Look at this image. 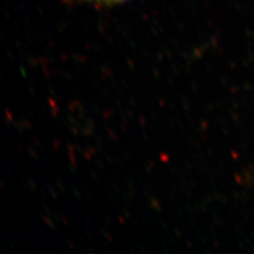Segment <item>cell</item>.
I'll use <instances>...</instances> for the list:
<instances>
[{
	"label": "cell",
	"mask_w": 254,
	"mask_h": 254,
	"mask_svg": "<svg viewBox=\"0 0 254 254\" xmlns=\"http://www.w3.org/2000/svg\"><path fill=\"white\" fill-rule=\"evenodd\" d=\"M148 206H149L150 208L154 209V211H156L157 213L162 212V207H161L159 201L157 200V199H156L154 196H152V195L149 197Z\"/></svg>",
	"instance_id": "1"
},
{
	"label": "cell",
	"mask_w": 254,
	"mask_h": 254,
	"mask_svg": "<svg viewBox=\"0 0 254 254\" xmlns=\"http://www.w3.org/2000/svg\"><path fill=\"white\" fill-rule=\"evenodd\" d=\"M67 147H68V152H69V158H70V161L71 164H73V167H76V158H75V148L72 143L68 142L67 143Z\"/></svg>",
	"instance_id": "2"
},
{
	"label": "cell",
	"mask_w": 254,
	"mask_h": 254,
	"mask_svg": "<svg viewBox=\"0 0 254 254\" xmlns=\"http://www.w3.org/2000/svg\"><path fill=\"white\" fill-rule=\"evenodd\" d=\"M39 215H40V217L44 220V222H45L46 224H47L52 230H56V225H55L54 222H52V220L50 219L49 216L44 215V214H42V213H39Z\"/></svg>",
	"instance_id": "3"
},
{
	"label": "cell",
	"mask_w": 254,
	"mask_h": 254,
	"mask_svg": "<svg viewBox=\"0 0 254 254\" xmlns=\"http://www.w3.org/2000/svg\"><path fill=\"white\" fill-rule=\"evenodd\" d=\"M102 115H103V117L105 120H108V119L110 118L111 116H113L114 115V110L112 109H103L102 110Z\"/></svg>",
	"instance_id": "4"
},
{
	"label": "cell",
	"mask_w": 254,
	"mask_h": 254,
	"mask_svg": "<svg viewBox=\"0 0 254 254\" xmlns=\"http://www.w3.org/2000/svg\"><path fill=\"white\" fill-rule=\"evenodd\" d=\"M86 123H85V125L87 126L88 127H90L91 129H93V130H95V127H96V123H95V121L93 120V119L91 118V116H87V118H86Z\"/></svg>",
	"instance_id": "5"
},
{
	"label": "cell",
	"mask_w": 254,
	"mask_h": 254,
	"mask_svg": "<svg viewBox=\"0 0 254 254\" xmlns=\"http://www.w3.org/2000/svg\"><path fill=\"white\" fill-rule=\"evenodd\" d=\"M107 132H108L109 136H110L111 140H113V141H118V136H117L116 133H115L110 127H107Z\"/></svg>",
	"instance_id": "6"
},
{
	"label": "cell",
	"mask_w": 254,
	"mask_h": 254,
	"mask_svg": "<svg viewBox=\"0 0 254 254\" xmlns=\"http://www.w3.org/2000/svg\"><path fill=\"white\" fill-rule=\"evenodd\" d=\"M46 187H47V189H48V190L50 192V194L52 195V197L54 198V199H58V196H57V192L54 190V188H53V186L51 185V183H49V182H46Z\"/></svg>",
	"instance_id": "7"
},
{
	"label": "cell",
	"mask_w": 254,
	"mask_h": 254,
	"mask_svg": "<svg viewBox=\"0 0 254 254\" xmlns=\"http://www.w3.org/2000/svg\"><path fill=\"white\" fill-rule=\"evenodd\" d=\"M27 184H28V187H29V190H37V189H38V186H37L36 183L33 181L31 178L27 179Z\"/></svg>",
	"instance_id": "8"
},
{
	"label": "cell",
	"mask_w": 254,
	"mask_h": 254,
	"mask_svg": "<svg viewBox=\"0 0 254 254\" xmlns=\"http://www.w3.org/2000/svg\"><path fill=\"white\" fill-rule=\"evenodd\" d=\"M61 147V140L59 138H56L53 140V145H52V152L56 153Z\"/></svg>",
	"instance_id": "9"
},
{
	"label": "cell",
	"mask_w": 254,
	"mask_h": 254,
	"mask_svg": "<svg viewBox=\"0 0 254 254\" xmlns=\"http://www.w3.org/2000/svg\"><path fill=\"white\" fill-rule=\"evenodd\" d=\"M69 130L71 131V133L73 134V136H77L78 135V132H79V129H78V127H76V126H74V125H70L69 126Z\"/></svg>",
	"instance_id": "10"
},
{
	"label": "cell",
	"mask_w": 254,
	"mask_h": 254,
	"mask_svg": "<svg viewBox=\"0 0 254 254\" xmlns=\"http://www.w3.org/2000/svg\"><path fill=\"white\" fill-rule=\"evenodd\" d=\"M27 153L30 154V156H32L35 160L38 161V159H39V155H38L36 151H35L34 149H32V148H27Z\"/></svg>",
	"instance_id": "11"
},
{
	"label": "cell",
	"mask_w": 254,
	"mask_h": 254,
	"mask_svg": "<svg viewBox=\"0 0 254 254\" xmlns=\"http://www.w3.org/2000/svg\"><path fill=\"white\" fill-rule=\"evenodd\" d=\"M72 190H73V195L75 196V198H77V199H81V192H80V190H79L75 186H73Z\"/></svg>",
	"instance_id": "12"
},
{
	"label": "cell",
	"mask_w": 254,
	"mask_h": 254,
	"mask_svg": "<svg viewBox=\"0 0 254 254\" xmlns=\"http://www.w3.org/2000/svg\"><path fill=\"white\" fill-rule=\"evenodd\" d=\"M32 144L34 145V147H35L36 149H42V148H43V145H42L41 141L37 138L36 136L33 137V139H32Z\"/></svg>",
	"instance_id": "13"
},
{
	"label": "cell",
	"mask_w": 254,
	"mask_h": 254,
	"mask_svg": "<svg viewBox=\"0 0 254 254\" xmlns=\"http://www.w3.org/2000/svg\"><path fill=\"white\" fill-rule=\"evenodd\" d=\"M59 112H60V108H59V106H56L55 108H51V110H50V113H51L52 117H54V118H56V117L58 116Z\"/></svg>",
	"instance_id": "14"
},
{
	"label": "cell",
	"mask_w": 254,
	"mask_h": 254,
	"mask_svg": "<svg viewBox=\"0 0 254 254\" xmlns=\"http://www.w3.org/2000/svg\"><path fill=\"white\" fill-rule=\"evenodd\" d=\"M86 149H87L91 154H95L98 152L97 149H96V147L94 148L93 146L90 145V144H88V143H86Z\"/></svg>",
	"instance_id": "15"
},
{
	"label": "cell",
	"mask_w": 254,
	"mask_h": 254,
	"mask_svg": "<svg viewBox=\"0 0 254 254\" xmlns=\"http://www.w3.org/2000/svg\"><path fill=\"white\" fill-rule=\"evenodd\" d=\"M138 121H139V126L142 127V128H145L146 125H147V122H146V119L144 117H142V116H140L139 119H138Z\"/></svg>",
	"instance_id": "16"
},
{
	"label": "cell",
	"mask_w": 254,
	"mask_h": 254,
	"mask_svg": "<svg viewBox=\"0 0 254 254\" xmlns=\"http://www.w3.org/2000/svg\"><path fill=\"white\" fill-rule=\"evenodd\" d=\"M73 146H74L75 150H76L79 154H84L85 150H83V149H82L81 146L79 145V144H77V143H73Z\"/></svg>",
	"instance_id": "17"
},
{
	"label": "cell",
	"mask_w": 254,
	"mask_h": 254,
	"mask_svg": "<svg viewBox=\"0 0 254 254\" xmlns=\"http://www.w3.org/2000/svg\"><path fill=\"white\" fill-rule=\"evenodd\" d=\"M129 103H130V105L134 108V107H136V98H134L133 96H129Z\"/></svg>",
	"instance_id": "18"
},
{
	"label": "cell",
	"mask_w": 254,
	"mask_h": 254,
	"mask_svg": "<svg viewBox=\"0 0 254 254\" xmlns=\"http://www.w3.org/2000/svg\"><path fill=\"white\" fill-rule=\"evenodd\" d=\"M91 155H92V154H91L88 150H85V152H84V156H85V158H86L88 161H91Z\"/></svg>",
	"instance_id": "19"
},
{
	"label": "cell",
	"mask_w": 254,
	"mask_h": 254,
	"mask_svg": "<svg viewBox=\"0 0 254 254\" xmlns=\"http://www.w3.org/2000/svg\"><path fill=\"white\" fill-rule=\"evenodd\" d=\"M160 159H161V161H163L165 163H167V162L169 161V156H168L167 154L161 153V154H160Z\"/></svg>",
	"instance_id": "20"
},
{
	"label": "cell",
	"mask_w": 254,
	"mask_h": 254,
	"mask_svg": "<svg viewBox=\"0 0 254 254\" xmlns=\"http://www.w3.org/2000/svg\"><path fill=\"white\" fill-rule=\"evenodd\" d=\"M101 232H102V234L104 235V236L109 240V242H112V241H113V240H112V237L109 236V233H107V232L104 231V230H101Z\"/></svg>",
	"instance_id": "21"
},
{
	"label": "cell",
	"mask_w": 254,
	"mask_h": 254,
	"mask_svg": "<svg viewBox=\"0 0 254 254\" xmlns=\"http://www.w3.org/2000/svg\"><path fill=\"white\" fill-rule=\"evenodd\" d=\"M42 206H43V209H44V211H45V213H46V215H47V216H51L52 213H51V211L49 210V208L46 206V204L43 203Z\"/></svg>",
	"instance_id": "22"
},
{
	"label": "cell",
	"mask_w": 254,
	"mask_h": 254,
	"mask_svg": "<svg viewBox=\"0 0 254 254\" xmlns=\"http://www.w3.org/2000/svg\"><path fill=\"white\" fill-rule=\"evenodd\" d=\"M96 166L101 171H103L105 169V164L103 163L101 160H96Z\"/></svg>",
	"instance_id": "23"
},
{
	"label": "cell",
	"mask_w": 254,
	"mask_h": 254,
	"mask_svg": "<svg viewBox=\"0 0 254 254\" xmlns=\"http://www.w3.org/2000/svg\"><path fill=\"white\" fill-rule=\"evenodd\" d=\"M48 103H49V105H50L51 108H55V107L57 106V105H56V101L53 99L52 96H50V97L48 98Z\"/></svg>",
	"instance_id": "24"
},
{
	"label": "cell",
	"mask_w": 254,
	"mask_h": 254,
	"mask_svg": "<svg viewBox=\"0 0 254 254\" xmlns=\"http://www.w3.org/2000/svg\"><path fill=\"white\" fill-rule=\"evenodd\" d=\"M105 158H106L108 163H113V156H111V155L108 154H105Z\"/></svg>",
	"instance_id": "25"
},
{
	"label": "cell",
	"mask_w": 254,
	"mask_h": 254,
	"mask_svg": "<svg viewBox=\"0 0 254 254\" xmlns=\"http://www.w3.org/2000/svg\"><path fill=\"white\" fill-rule=\"evenodd\" d=\"M5 115H6V118L9 119V121L12 123V121H13V117H12V115L10 114V112H9L8 109H6V110H5Z\"/></svg>",
	"instance_id": "26"
},
{
	"label": "cell",
	"mask_w": 254,
	"mask_h": 254,
	"mask_svg": "<svg viewBox=\"0 0 254 254\" xmlns=\"http://www.w3.org/2000/svg\"><path fill=\"white\" fill-rule=\"evenodd\" d=\"M101 91H102V93H103L105 96H108V97H110V96H111V94H110V92H109L108 89H105V88H103Z\"/></svg>",
	"instance_id": "27"
},
{
	"label": "cell",
	"mask_w": 254,
	"mask_h": 254,
	"mask_svg": "<svg viewBox=\"0 0 254 254\" xmlns=\"http://www.w3.org/2000/svg\"><path fill=\"white\" fill-rule=\"evenodd\" d=\"M123 213H124V215H125V218H130V212H129V210L127 208H123Z\"/></svg>",
	"instance_id": "28"
},
{
	"label": "cell",
	"mask_w": 254,
	"mask_h": 254,
	"mask_svg": "<svg viewBox=\"0 0 254 254\" xmlns=\"http://www.w3.org/2000/svg\"><path fill=\"white\" fill-rule=\"evenodd\" d=\"M126 112H127V116H128L129 118H134V112H133L132 110H130V109H127V110H126Z\"/></svg>",
	"instance_id": "29"
},
{
	"label": "cell",
	"mask_w": 254,
	"mask_h": 254,
	"mask_svg": "<svg viewBox=\"0 0 254 254\" xmlns=\"http://www.w3.org/2000/svg\"><path fill=\"white\" fill-rule=\"evenodd\" d=\"M48 91H49L50 96H52V97L56 96V91H55L54 88H52V87H48Z\"/></svg>",
	"instance_id": "30"
},
{
	"label": "cell",
	"mask_w": 254,
	"mask_h": 254,
	"mask_svg": "<svg viewBox=\"0 0 254 254\" xmlns=\"http://www.w3.org/2000/svg\"><path fill=\"white\" fill-rule=\"evenodd\" d=\"M90 174L91 175V177L93 178V179H95V180H99V177H98V175L96 174V173H94V171H90Z\"/></svg>",
	"instance_id": "31"
},
{
	"label": "cell",
	"mask_w": 254,
	"mask_h": 254,
	"mask_svg": "<svg viewBox=\"0 0 254 254\" xmlns=\"http://www.w3.org/2000/svg\"><path fill=\"white\" fill-rule=\"evenodd\" d=\"M66 243H67V245H68V247H69L71 250H74V245L71 242L70 239H67V240H66Z\"/></svg>",
	"instance_id": "32"
},
{
	"label": "cell",
	"mask_w": 254,
	"mask_h": 254,
	"mask_svg": "<svg viewBox=\"0 0 254 254\" xmlns=\"http://www.w3.org/2000/svg\"><path fill=\"white\" fill-rule=\"evenodd\" d=\"M158 103H159V106L161 107V108H164L165 106H166V99H159L158 100Z\"/></svg>",
	"instance_id": "33"
},
{
	"label": "cell",
	"mask_w": 254,
	"mask_h": 254,
	"mask_svg": "<svg viewBox=\"0 0 254 254\" xmlns=\"http://www.w3.org/2000/svg\"><path fill=\"white\" fill-rule=\"evenodd\" d=\"M152 169H153V168H152V167H151V166H150V165H149V164H148V165H147V164H145V170H146V172H147V173H152Z\"/></svg>",
	"instance_id": "34"
},
{
	"label": "cell",
	"mask_w": 254,
	"mask_h": 254,
	"mask_svg": "<svg viewBox=\"0 0 254 254\" xmlns=\"http://www.w3.org/2000/svg\"><path fill=\"white\" fill-rule=\"evenodd\" d=\"M53 216H54V218L56 219V221H57L58 223H61V221H62V218H59V216H58L56 213H53Z\"/></svg>",
	"instance_id": "35"
},
{
	"label": "cell",
	"mask_w": 254,
	"mask_h": 254,
	"mask_svg": "<svg viewBox=\"0 0 254 254\" xmlns=\"http://www.w3.org/2000/svg\"><path fill=\"white\" fill-rule=\"evenodd\" d=\"M112 187H113V188H114V189H115V190L118 191V192H121V193H122V192H123V191H122V190H121V189H120V188H119V187H118V186H117V185H115V184H112Z\"/></svg>",
	"instance_id": "36"
},
{
	"label": "cell",
	"mask_w": 254,
	"mask_h": 254,
	"mask_svg": "<svg viewBox=\"0 0 254 254\" xmlns=\"http://www.w3.org/2000/svg\"><path fill=\"white\" fill-rule=\"evenodd\" d=\"M141 136H142V138H143L145 141L149 140V136H148V135H147L146 133H141Z\"/></svg>",
	"instance_id": "37"
},
{
	"label": "cell",
	"mask_w": 254,
	"mask_h": 254,
	"mask_svg": "<svg viewBox=\"0 0 254 254\" xmlns=\"http://www.w3.org/2000/svg\"><path fill=\"white\" fill-rule=\"evenodd\" d=\"M127 124H124V125H121V129H122V131H124V132H126L127 131Z\"/></svg>",
	"instance_id": "38"
},
{
	"label": "cell",
	"mask_w": 254,
	"mask_h": 254,
	"mask_svg": "<svg viewBox=\"0 0 254 254\" xmlns=\"http://www.w3.org/2000/svg\"><path fill=\"white\" fill-rule=\"evenodd\" d=\"M115 161L117 162V164H118L119 166H121V167L123 166V161H122V160H121L119 157H116V158H115Z\"/></svg>",
	"instance_id": "39"
},
{
	"label": "cell",
	"mask_w": 254,
	"mask_h": 254,
	"mask_svg": "<svg viewBox=\"0 0 254 254\" xmlns=\"http://www.w3.org/2000/svg\"><path fill=\"white\" fill-rule=\"evenodd\" d=\"M124 156H125V158H127V159H130V154H129L127 151L124 152Z\"/></svg>",
	"instance_id": "40"
},
{
	"label": "cell",
	"mask_w": 254,
	"mask_h": 254,
	"mask_svg": "<svg viewBox=\"0 0 254 254\" xmlns=\"http://www.w3.org/2000/svg\"><path fill=\"white\" fill-rule=\"evenodd\" d=\"M41 196H42V198H43V200H46V193H45V192H44V191H41Z\"/></svg>",
	"instance_id": "41"
},
{
	"label": "cell",
	"mask_w": 254,
	"mask_h": 254,
	"mask_svg": "<svg viewBox=\"0 0 254 254\" xmlns=\"http://www.w3.org/2000/svg\"><path fill=\"white\" fill-rule=\"evenodd\" d=\"M115 103H116V106L119 107V108H121V107H122V103H121L117 98H115Z\"/></svg>",
	"instance_id": "42"
},
{
	"label": "cell",
	"mask_w": 254,
	"mask_h": 254,
	"mask_svg": "<svg viewBox=\"0 0 254 254\" xmlns=\"http://www.w3.org/2000/svg\"><path fill=\"white\" fill-rule=\"evenodd\" d=\"M62 221H64V224H66V225H68V220L66 219V218L64 217V216H63L62 217Z\"/></svg>",
	"instance_id": "43"
},
{
	"label": "cell",
	"mask_w": 254,
	"mask_h": 254,
	"mask_svg": "<svg viewBox=\"0 0 254 254\" xmlns=\"http://www.w3.org/2000/svg\"><path fill=\"white\" fill-rule=\"evenodd\" d=\"M119 83H120V84H122V85H124L126 88L128 87V84H127V81H125V80H122V81H120Z\"/></svg>",
	"instance_id": "44"
},
{
	"label": "cell",
	"mask_w": 254,
	"mask_h": 254,
	"mask_svg": "<svg viewBox=\"0 0 254 254\" xmlns=\"http://www.w3.org/2000/svg\"><path fill=\"white\" fill-rule=\"evenodd\" d=\"M28 89H29V91H30L31 95H34V91H33V88H32V86H29V87H28Z\"/></svg>",
	"instance_id": "45"
},
{
	"label": "cell",
	"mask_w": 254,
	"mask_h": 254,
	"mask_svg": "<svg viewBox=\"0 0 254 254\" xmlns=\"http://www.w3.org/2000/svg\"><path fill=\"white\" fill-rule=\"evenodd\" d=\"M162 252H163L164 254H165V253L168 254V253H169V250H168L165 246H163V247H162Z\"/></svg>",
	"instance_id": "46"
},
{
	"label": "cell",
	"mask_w": 254,
	"mask_h": 254,
	"mask_svg": "<svg viewBox=\"0 0 254 254\" xmlns=\"http://www.w3.org/2000/svg\"><path fill=\"white\" fill-rule=\"evenodd\" d=\"M149 129H150V131H152V132H154V127L153 125H151V124H149Z\"/></svg>",
	"instance_id": "47"
},
{
	"label": "cell",
	"mask_w": 254,
	"mask_h": 254,
	"mask_svg": "<svg viewBox=\"0 0 254 254\" xmlns=\"http://www.w3.org/2000/svg\"><path fill=\"white\" fill-rule=\"evenodd\" d=\"M149 165H150L152 168H154L155 163H154V161H153V160H150V161H149Z\"/></svg>",
	"instance_id": "48"
},
{
	"label": "cell",
	"mask_w": 254,
	"mask_h": 254,
	"mask_svg": "<svg viewBox=\"0 0 254 254\" xmlns=\"http://www.w3.org/2000/svg\"><path fill=\"white\" fill-rule=\"evenodd\" d=\"M91 83H92V85H93L94 87L98 86V81H96V80H92V81H91Z\"/></svg>",
	"instance_id": "49"
},
{
	"label": "cell",
	"mask_w": 254,
	"mask_h": 254,
	"mask_svg": "<svg viewBox=\"0 0 254 254\" xmlns=\"http://www.w3.org/2000/svg\"><path fill=\"white\" fill-rule=\"evenodd\" d=\"M169 197L171 198V200H174V196H173V193H172V192L169 193Z\"/></svg>",
	"instance_id": "50"
},
{
	"label": "cell",
	"mask_w": 254,
	"mask_h": 254,
	"mask_svg": "<svg viewBox=\"0 0 254 254\" xmlns=\"http://www.w3.org/2000/svg\"><path fill=\"white\" fill-rule=\"evenodd\" d=\"M68 167H69V169H70V170H71V172H72V173H75V172H74V169H73V167H72V166H71V165H70V164H69V165H68Z\"/></svg>",
	"instance_id": "51"
},
{
	"label": "cell",
	"mask_w": 254,
	"mask_h": 254,
	"mask_svg": "<svg viewBox=\"0 0 254 254\" xmlns=\"http://www.w3.org/2000/svg\"><path fill=\"white\" fill-rule=\"evenodd\" d=\"M175 234H176V236H178V237L180 236V232H179V230H177L176 228H175Z\"/></svg>",
	"instance_id": "52"
},
{
	"label": "cell",
	"mask_w": 254,
	"mask_h": 254,
	"mask_svg": "<svg viewBox=\"0 0 254 254\" xmlns=\"http://www.w3.org/2000/svg\"><path fill=\"white\" fill-rule=\"evenodd\" d=\"M119 221L121 222V223H124V218L123 217H121V216H118Z\"/></svg>",
	"instance_id": "53"
},
{
	"label": "cell",
	"mask_w": 254,
	"mask_h": 254,
	"mask_svg": "<svg viewBox=\"0 0 254 254\" xmlns=\"http://www.w3.org/2000/svg\"><path fill=\"white\" fill-rule=\"evenodd\" d=\"M85 233H86V235L89 236V237L91 236V233H90V231H89V230H85Z\"/></svg>",
	"instance_id": "54"
},
{
	"label": "cell",
	"mask_w": 254,
	"mask_h": 254,
	"mask_svg": "<svg viewBox=\"0 0 254 254\" xmlns=\"http://www.w3.org/2000/svg\"><path fill=\"white\" fill-rule=\"evenodd\" d=\"M152 117H153L154 121H156V120H157V116H156V114H155V113H152Z\"/></svg>",
	"instance_id": "55"
},
{
	"label": "cell",
	"mask_w": 254,
	"mask_h": 254,
	"mask_svg": "<svg viewBox=\"0 0 254 254\" xmlns=\"http://www.w3.org/2000/svg\"><path fill=\"white\" fill-rule=\"evenodd\" d=\"M139 246V250L140 251H145V248H144V246L142 245H138Z\"/></svg>",
	"instance_id": "56"
},
{
	"label": "cell",
	"mask_w": 254,
	"mask_h": 254,
	"mask_svg": "<svg viewBox=\"0 0 254 254\" xmlns=\"http://www.w3.org/2000/svg\"><path fill=\"white\" fill-rule=\"evenodd\" d=\"M87 194H88V196H89V198H91L92 199V196H91V193H90V191L87 190Z\"/></svg>",
	"instance_id": "57"
},
{
	"label": "cell",
	"mask_w": 254,
	"mask_h": 254,
	"mask_svg": "<svg viewBox=\"0 0 254 254\" xmlns=\"http://www.w3.org/2000/svg\"><path fill=\"white\" fill-rule=\"evenodd\" d=\"M168 79H169V83H170V84H172V85H173V79H172V78H171V77H169V78H168Z\"/></svg>",
	"instance_id": "58"
},
{
	"label": "cell",
	"mask_w": 254,
	"mask_h": 254,
	"mask_svg": "<svg viewBox=\"0 0 254 254\" xmlns=\"http://www.w3.org/2000/svg\"><path fill=\"white\" fill-rule=\"evenodd\" d=\"M4 188V184H3V182L1 181V189H3Z\"/></svg>",
	"instance_id": "59"
},
{
	"label": "cell",
	"mask_w": 254,
	"mask_h": 254,
	"mask_svg": "<svg viewBox=\"0 0 254 254\" xmlns=\"http://www.w3.org/2000/svg\"><path fill=\"white\" fill-rule=\"evenodd\" d=\"M170 104H171V105H170V106H171V108H172V109H173V102H171V103H170Z\"/></svg>",
	"instance_id": "60"
},
{
	"label": "cell",
	"mask_w": 254,
	"mask_h": 254,
	"mask_svg": "<svg viewBox=\"0 0 254 254\" xmlns=\"http://www.w3.org/2000/svg\"><path fill=\"white\" fill-rule=\"evenodd\" d=\"M109 1H120V0H109Z\"/></svg>",
	"instance_id": "61"
}]
</instances>
